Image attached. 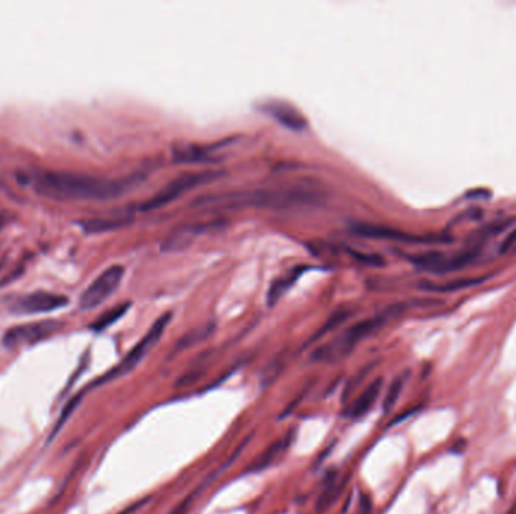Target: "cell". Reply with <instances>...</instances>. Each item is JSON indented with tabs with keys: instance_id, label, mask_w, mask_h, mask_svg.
I'll list each match as a JSON object with an SVG mask.
<instances>
[{
	"instance_id": "14",
	"label": "cell",
	"mask_w": 516,
	"mask_h": 514,
	"mask_svg": "<svg viewBox=\"0 0 516 514\" xmlns=\"http://www.w3.org/2000/svg\"><path fill=\"white\" fill-rule=\"evenodd\" d=\"M382 385H383L382 377L373 380L372 384H370V385L358 395V397H356V399L352 401V404H350L349 408H348L346 415H348L349 418H353V419L364 416V415L370 411V408H372V407L375 406L376 400L379 399L380 391H382Z\"/></svg>"
},
{
	"instance_id": "23",
	"label": "cell",
	"mask_w": 516,
	"mask_h": 514,
	"mask_svg": "<svg viewBox=\"0 0 516 514\" xmlns=\"http://www.w3.org/2000/svg\"><path fill=\"white\" fill-rule=\"evenodd\" d=\"M350 314H352V311L348 309V308H340L338 311H335V312L328 319V322L323 324V327L320 329V331L317 332V334L311 338V342L315 341V339L322 338V336H325V335L329 334L330 331H334V329H335L337 326H340L343 322H346V320L350 317Z\"/></svg>"
},
{
	"instance_id": "25",
	"label": "cell",
	"mask_w": 516,
	"mask_h": 514,
	"mask_svg": "<svg viewBox=\"0 0 516 514\" xmlns=\"http://www.w3.org/2000/svg\"><path fill=\"white\" fill-rule=\"evenodd\" d=\"M370 513H372V503H370L368 498H365L363 495L360 504H358V508H356L355 514H370Z\"/></svg>"
},
{
	"instance_id": "19",
	"label": "cell",
	"mask_w": 516,
	"mask_h": 514,
	"mask_svg": "<svg viewBox=\"0 0 516 514\" xmlns=\"http://www.w3.org/2000/svg\"><path fill=\"white\" fill-rule=\"evenodd\" d=\"M128 308H130V303H121V305H116V307L111 308L109 311L103 312L100 317L91 324V329H92V331H96V332L104 331V329L111 327L118 320L123 319L126 315V312L128 311Z\"/></svg>"
},
{
	"instance_id": "17",
	"label": "cell",
	"mask_w": 516,
	"mask_h": 514,
	"mask_svg": "<svg viewBox=\"0 0 516 514\" xmlns=\"http://www.w3.org/2000/svg\"><path fill=\"white\" fill-rule=\"evenodd\" d=\"M128 220L124 217H108V219H89L81 222V227L88 234H100L106 231H113L127 225Z\"/></svg>"
},
{
	"instance_id": "3",
	"label": "cell",
	"mask_w": 516,
	"mask_h": 514,
	"mask_svg": "<svg viewBox=\"0 0 516 514\" xmlns=\"http://www.w3.org/2000/svg\"><path fill=\"white\" fill-rule=\"evenodd\" d=\"M397 312H399L397 308H390L385 312L375 315V317L355 323L334 339L317 347L311 353V361L323 364H335L343 361L344 358H348L361 341L375 335Z\"/></svg>"
},
{
	"instance_id": "20",
	"label": "cell",
	"mask_w": 516,
	"mask_h": 514,
	"mask_svg": "<svg viewBox=\"0 0 516 514\" xmlns=\"http://www.w3.org/2000/svg\"><path fill=\"white\" fill-rule=\"evenodd\" d=\"M85 392H86V391H81L79 394H76L74 397H73V399H71L67 404L64 406V408L61 411V415H59V418H58V421H56V424L53 426V430H51L50 436H49V442H51L53 439H55L56 434H58V433L64 428V426H65V424L69 423L70 416L76 412V408L79 407V404H81L82 399L85 397Z\"/></svg>"
},
{
	"instance_id": "27",
	"label": "cell",
	"mask_w": 516,
	"mask_h": 514,
	"mask_svg": "<svg viewBox=\"0 0 516 514\" xmlns=\"http://www.w3.org/2000/svg\"><path fill=\"white\" fill-rule=\"evenodd\" d=\"M147 500H148V499H142V500H139V503H136V504H133V505L127 507L126 510H123L120 514H133V513L138 511L141 507H143L145 504H147Z\"/></svg>"
},
{
	"instance_id": "12",
	"label": "cell",
	"mask_w": 516,
	"mask_h": 514,
	"mask_svg": "<svg viewBox=\"0 0 516 514\" xmlns=\"http://www.w3.org/2000/svg\"><path fill=\"white\" fill-rule=\"evenodd\" d=\"M261 110L266 112L273 120L281 125L293 131H303L307 128V120L303 115L285 101H268L261 106Z\"/></svg>"
},
{
	"instance_id": "6",
	"label": "cell",
	"mask_w": 516,
	"mask_h": 514,
	"mask_svg": "<svg viewBox=\"0 0 516 514\" xmlns=\"http://www.w3.org/2000/svg\"><path fill=\"white\" fill-rule=\"evenodd\" d=\"M126 269L121 264L111 266L92 281L79 299V307L85 311L100 307L108 299H111L116 289L120 288Z\"/></svg>"
},
{
	"instance_id": "11",
	"label": "cell",
	"mask_w": 516,
	"mask_h": 514,
	"mask_svg": "<svg viewBox=\"0 0 516 514\" xmlns=\"http://www.w3.org/2000/svg\"><path fill=\"white\" fill-rule=\"evenodd\" d=\"M222 228L221 222H210V223H195V225H188L172 232L163 243L165 252H174V250H183L193 243L196 237L208 234L211 231H216Z\"/></svg>"
},
{
	"instance_id": "7",
	"label": "cell",
	"mask_w": 516,
	"mask_h": 514,
	"mask_svg": "<svg viewBox=\"0 0 516 514\" xmlns=\"http://www.w3.org/2000/svg\"><path fill=\"white\" fill-rule=\"evenodd\" d=\"M352 232L365 237V239H378V240H391L399 243L409 245H436V243H452V239L447 235H415L406 234L395 228L373 225V223H353Z\"/></svg>"
},
{
	"instance_id": "15",
	"label": "cell",
	"mask_w": 516,
	"mask_h": 514,
	"mask_svg": "<svg viewBox=\"0 0 516 514\" xmlns=\"http://www.w3.org/2000/svg\"><path fill=\"white\" fill-rule=\"evenodd\" d=\"M290 443H292V433H287L284 438L275 441L258 457H256L253 460V463L249 465L248 472H261L264 469H268L269 466H272L275 461L287 451Z\"/></svg>"
},
{
	"instance_id": "2",
	"label": "cell",
	"mask_w": 516,
	"mask_h": 514,
	"mask_svg": "<svg viewBox=\"0 0 516 514\" xmlns=\"http://www.w3.org/2000/svg\"><path fill=\"white\" fill-rule=\"evenodd\" d=\"M320 200L322 193L310 187H278L201 196L193 201V207L284 210L315 205L320 202Z\"/></svg>"
},
{
	"instance_id": "22",
	"label": "cell",
	"mask_w": 516,
	"mask_h": 514,
	"mask_svg": "<svg viewBox=\"0 0 516 514\" xmlns=\"http://www.w3.org/2000/svg\"><path fill=\"white\" fill-rule=\"evenodd\" d=\"M210 334H211V326L210 324L195 329V331L181 336V339L177 342V346H176V353L193 347L195 344H198V342L204 341Z\"/></svg>"
},
{
	"instance_id": "9",
	"label": "cell",
	"mask_w": 516,
	"mask_h": 514,
	"mask_svg": "<svg viewBox=\"0 0 516 514\" xmlns=\"http://www.w3.org/2000/svg\"><path fill=\"white\" fill-rule=\"evenodd\" d=\"M475 255H477V250H470V252L459 254L456 257H445L441 252H429V254L411 257L409 259H411L421 270L436 274H444L467 267L470 262L474 261Z\"/></svg>"
},
{
	"instance_id": "24",
	"label": "cell",
	"mask_w": 516,
	"mask_h": 514,
	"mask_svg": "<svg viewBox=\"0 0 516 514\" xmlns=\"http://www.w3.org/2000/svg\"><path fill=\"white\" fill-rule=\"evenodd\" d=\"M403 386H405V377L403 376H399V377H395L393 380V384L388 388V392L385 395V400H383V411H385V412L391 411V408L395 406V403L399 401L402 391H403Z\"/></svg>"
},
{
	"instance_id": "1",
	"label": "cell",
	"mask_w": 516,
	"mask_h": 514,
	"mask_svg": "<svg viewBox=\"0 0 516 514\" xmlns=\"http://www.w3.org/2000/svg\"><path fill=\"white\" fill-rule=\"evenodd\" d=\"M36 195L55 201H111L139 183V175L104 178L70 170H39L26 178Z\"/></svg>"
},
{
	"instance_id": "26",
	"label": "cell",
	"mask_w": 516,
	"mask_h": 514,
	"mask_svg": "<svg viewBox=\"0 0 516 514\" xmlns=\"http://www.w3.org/2000/svg\"><path fill=\"white\" fill-rule=\"evenodd\" d=\"M515 243H516V230H515L513 232H510L507 239H506L505 242H502V245H501V252H506V250H509Z\"/></svg>"
},
{
	"instance_id": "13",
	"label": "cell",
	"mask_w": 516,
	"mask_h": 514,
	"mask_svg": "<svg viewBox=\"0 0 516 514\" xmlns=\"http://www.w3.org/2000/svg\"><path fill=\"white\" fill-rule=\"evenodd\" d=\"M216 145H195V143H183L174 147V160L177 163H215L219 162L221 157L215 154Z\"/></svg>"
},
{
	"instance_id": "8",
	"label": "cell",
	"mask_w": 516,
	"mask_h": 514,
	"mask_svg": "<svg viewBox=\"0 0 516 514\" xmlns=\"http://www.w3.org/2000/svg\"><path fill=\"white\" fill-rule=\"evenodd\" d=\"M62 323L56 320H43L35 323H26L19 324L14 327H9L4 335V346L6 349H17L21 346H32L39 341H44L50 336L55 335Z\"/></svg>"
},
{
	"instance_id": "21",
	"label": "cell",
	"mask_w": 516,
	"mask_h": 514,
	"mask_svg": "<svg viewBox=\"0 0 516 514\" xmlns=\"http://www.w3.org/2000/svg\"><path fill=\"white\" fill-rule=\"evenodd\" d=\"M487 278L486 276H482V278H460L457 281H452L448 284H442V285H438V284H423L421 288L423 289H428V292H456V289H464L467 287H474V285H479L482 282H485Z\"/></svg>"
},
{
	"instance_id": "28",
	"label": "cell",
	"mask_w": 516,
	"mask_h": 514,
	"mask_svg": "<svg viewBox=\"0 0 516 514\" xmlns=\"http://www.w3.org/2000/svg\"><path fill=\"white\" fill-rule=\"evenodd\" d=\"M0 267H2V266H0Z\"/></svg>"
},
{
	"instance_id": "5",
	"label": "cell",
	"mask_w": 516,
	"mask_h": 514,
	"mask_svg": "<svg viewBox=\"0 0 516 514\" xmlns=\"http://www.w3.org/2000/svg\"><path fill=\"white\" fill-rule=\"evenodd\" d=\"M221 173L216 170H204V173H189L177 177L168 183L163 189L158 190L150 200L143 201L139 205L141 212H153V210L166 207L168 204L177 201L184 193H188L196 187H201L213 180L219 178Z\"/></svg>"
},
{
	"instance_id": "4",
	"label": "cell",
	"mask_w": 516,
	"mask_h": 514,
	"mask_svg": "<svg viewBox=\"0 0 516 514\" xmlns=\"http://www.w3.org/2000/svg\"><path fill=\"white\" fill-rule=\"evenodd\" d=\"M171 319H172V314H171V312H166V314L162 315V317H158V319L153 323V326L150 327V331H148L147 334H145V335L142 336V339L138 342V344L127 353L126 358H124L120 364L115 365L109 373H106L104 376H101L100 379H97V380L94 381V384L89 385L88 389L94 388V386L104 385V384H109V381L120 379V377H123V376H127V374H130L131 371H133L135 368L143 361L145 356H147V354L150 353V350L157 344L158 339H161V338L163 336V334H165V331H166V327H168Z\"/></svg>"
},
{
	"instance_id": "18",
	"label": "cell",
	"mask_w": 516,
	"mask_h": 514,
	"mask_svg": "<svg viewBox=\"0 0 516 514\" xmlns=\"http://www.w3.org/2000/svg\"><path fill=\"white\" fill-rule=\"evenodd\" d=\"M341 487H343V483H338L337 473H333V476L328 478L326 484L323 485L319 499H317V511L323 514L330 505H333L335 503V499L338 498Z\"/></svg>"
},
{
	"instance_id": "16",
	"label": "cell",
	"mask_w": 516,
	"mask_h": 514,
	"mask_svg": "<svg viewBox=\"0 0 516 514\" xmlns=\"http://www.w3.org/2000/svg\"><path fill=\"white\" fill-rule=\"evenodd\" d=\"M305 270H307V267L300 266V267H296V269H293V270H290L287 274L281 276L280 279H276V281L269 287V293H268V303H269V305H275V303H276L278 300H280V299L288 292L290 287H292V285L298 281L299 276H300L303 272H305Z\"/></svg>"
},
{
	"instance_id": "10",
	"label": "cell",
	"mask_w": 516,
	"mask_h": 514,
	"mask_svg": "<svg viewBox=\"0 0 516 514\" xmlns=\"http://www.w3.org/2000/svg\"><path fill=\"white\" fill-rule=\"evenodd\" d=\"M70 303L69 297L50 292H35L20 297L12 309L17 314H46L65 308Z\"/></svg>"
}]
</instances>
